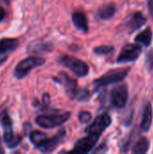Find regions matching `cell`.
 <instances>
[{
    "label": "cell",
    "mask_w": 153,
    "mask_h": 154,
    "mask_svg": "<svg viewBox=\"0 0 153 154\" xmlns=\"http://www.w3.org/2000/svg\"><path fill=\"white\" fill-rule=\"evenodd\" d=\"M90 97H91V94L89 90L82 88H78L76 90L73 98L78 100V102H87L90 99Z\"/></svg>",
    "instance_id": "20"
},
{
    "label": "cell",
    "mask_w": 153,
    "mask_h": 154,
    "mask_svg": "<svg viewBox=\"0 0 153 154\" xmlns=\"http://www.w3.org/2000/svg\"><path fill=\"white\" fill-rule=\"evenodd\" d=\"M130 70H131V68L126 67V68H122V69H111L107 71L103 76L94 80L93 82L94 91H97L98 89L104 87H106L108 85H111L113 83L123 81L127 77Z\"/></svg>",
    "instance_id": "2"
},
{
    "label": "cell",
    "mask_w": 153,
    "mask_h": 154,
    "mask_svg": "<svg viewBox=\"0 0 153 154\" xmlns=\"http://www.w3.org/2000/svg\"><path fill=\"white\" fill-rule=\"evenodd\" d=\"M107 150H108V148H107L106 144L103 143V144H100L98 147H96L95 150H93L92 152L93 153H106L107 152Z\"/></svg>",
    "instance_id": "25"
},
{
    "label": "cell",
    "mask_w": 153,
    "mask_h": 154,
    "mask_svg": "<svg viewBox=\"0 0 153 154\" xmlns=\"http://www.w3.org/2000/svg\"><path fill=\"white\" fill-rule=\"evenodd\" d=\"M72 22L74 25L76 26L77 29L87 32L89 28H88V21L86 16V14L82 12H75L72 14Z\"/></svg>",
    "instance_id": "15"
},
{
    "label": "cell",
    "mask_w": 153,
    "mask_h": 154,
    "mask_svg": "<svg viewBox=\"0 0 153 154\" xmlns=\"http://www.w3.org/2000/svg\"><path fill=\"white\" fill-rule=\"evenodd\" d=\"M19 45V41L16 38H2L0 40V52L5 56H9L14 51Z\"/></svg>",
    "instance_id": "13"
},
{
    "label": "cell",
    "mask_w": 153,
    "mask_h": 154,
    "mask_svg": "<svg viewBox=\"0 0 153 154\" xmlns=\"http://www.w3.org/2000/svg\"><path fill=\"white\" fill-rule=\"evenodd\" d=\"M49 137H48V135L46 134L41 133L40 131H32L29 134L30 142L32 143V144H33L35 146V149L37 147H39L40 145H41Z\"/></svg>",
    "instance_id": "19"
},
{
    "label": "cell",
    "mask_w": 153,
    "mask_h": 154,
    "mask_svg": "<svg viewBox=\"0 0 153 154\" xmlns=\"http://www.w3.org/2000/svg\"><path fill=\"white\" fill-rule=\"evenodd\" d=\"M5 152H4V150H3V148H2V143H1V139H0V153H4Z\"/></svg>",
    "instance_id": "29"
},
{
    "label": "cell",
    "mask_w": 153,
    "mask_h": 154,
    "mask_svg": "<svg viewBox=\"0 0 153 154\" xmlns=\"http://www.w3.org/2000/svg\"><path fill=\"white\" fill-rule=\"evenodd\" d=\"M145 67L148 71L153 70V50H151L147 52L146 60H145Z\"/></svg>",
    "instance_id": "22"
},
{
    "label": "cell",
    "mask_w": 153,
    "mask_h": 154,
    "mask_svg": "<svg viewBox=\"0 0 153 154\" xmlns=\"http://www.w3.org/2000/svg\"><path fill=\"white\" fill-rule=\"evenodd\" d=\"M4 2H5V4H7V5L9 4V0H4Z\"/></svg>",
    "instance_id": "30"
},
{
    "label": "cell",
    "mask_w": 153,
    "mask_h": 154,
    "mask_svg": "<svg viewBox=\"0 0 153 154\" xmlns=\"http://www.w3.org/2000/svg\"><path fill=\"white\" fill-rule=\"evenodd\" d=\"M45 63V59L38 56H30L21 60L14 69V77L16 79H23L33 69L42 66Z\"/></svg>",
    "instance_id": "3"
},
{
    "label": "cell",
    "mask_w": 153,
    "mask_h": 154,
    "mask_svg": "<svg viewBox=\"0 0 153 154\" xmlns=\"http://www.w3.org/2000/svg\"><path fill=\"white\" fill-rule=\"evenodd\" d=\"M115 48L113 46H109V45H101V46H98L96 48H95L93 50L94 53L96 54V55H108L110 53H112L114 51Z\"/></svg>",
    "instance_id": "21"
},
{
    "label": "cell",
    "mask_w": 153,
    "mask_h": 154,
    "mask_svg": "<svg viewBox=\"0 0 153 154\" xmlns=\"http://www.w3.org/2000/svg\"><path fill=\"white\" fill-rule=\"evenodd\" d=\"M150 149V141L146 137L140 138L132 149V153L145 154Z\"/></svg>",
    "instance_id": "16"
},
{
    "label": "cell",
    "mask_w": 153,
    "mask_h": 154,
    "mask_svg": "<svg viewBox=\"0 0 153 154\" xmlns=\"http://www.w3.org/2000/svg\"><path fill=\"white\" fill-rule=\"evenodd\" d=\"M92 118V114L88 111H81L78 114V120L81 124H87Z\"/></svg>",
    "instance_id": "23"
},
{
    "label": "cell",
    "mask_w": 153,
    "mask_h": 154,
    "mask_svg": "<svg viewBox=\"0 0 153 154\" xmlns=\"http://www.w3.org/2000/svg\"><path fill=\"white\" fill-rule=\"evenodd\" d=\"M111 123H112V118L109 114L107 113L101 114L98 116H96L93 121V123L85 129V132L87 134H96L101 136L103 132L110 126Z\"/></svg>",
    "instance_id": "7"
},
{
    "label": "cell",
    "mask_w": 153,
    "mask_h": 154,
    "mask_svg": "<svg viewBox=\"0 0 153 154\" xmlns=\"http://www.w3.org/2000/svg\"><path fill=\"white\" fill-rule=\"evenodd\" d=\"M151 41H152V32L150 27L143 30L135 37V42L139 44H142L143 46H150Z\"/></svg>",
    "instance_id": "17"
},
{
    "label": "cell",
    "mask_w": 153,
    "mask_h": 154,
    "mask_svg": "<svg viewBox=\"0 0 153 154\" xmlns=\"http://www.w3.org/2000/svg\"><path fill=\"white\" fill-rule=\"evenodd\" d=\"M66 136V130L64 128L60 129L56 135H54L51 138H48L41 145L37 147L36 149L42 152V153H50L54 152L57 147L63 142L64 138Z\"/></svg>",
    "instance_id": "10"
},
{
    "label": "cell",
    "mask_w": 153,
    "mask_h": 154,
    "mask_svg": "<svg viewBox=\"0 0 153 154\" xmlns=\"http://www.w3.org/2000/svg\"><path fill=\"white\" fill-rule=\"evenodd\" d=\"M71 113L65 112L62 114H49L38 116L35 119V123L45 129H52L58 127L66 123L70 118Z\"/></svg>",
    "instance_id": "4"
},
{
    "label": "cell",
    "mask_w": 153,
    "mask_h": 154,
    "mask_svg": "<svg viewBox=\"0 0 153 154\" xmlns=\"http://www.w3.org/2000/svg\"><path fill=\"white\" fill-rule=\"evenodd\" d=\"M51 50V45L48 43L44 44H40L37 46H34V51L35 52H40V51H50Z\"/></svg>",
    "instance_id": "24"
},
{
    "label": "cell",
    "mask_w": 153,
    "mask_h": 154,
    "mask_svg": "<svg viewBox=\"0 0 153 154\" xmlns=\"http://www.w3.org/2000/svg\"><path fill=\"white\" fill-rule=\"evenodd\" d=\"M59 63L68 68L78 77H85L89 73V66L84 60L73 56L63 55L58 60Z\"/></svg>",
    "instance_id": "5"
},
{
    "label": "cell",
    "mask_w": 153,
    "mask_h": 154,
    "mask_svg": "<svg viewBox=\"0 0 153 154\" xmlns=\"http://www.w3.org/2000/svg\"><path fill=\"white\" fill-rule=\"evenodd\" d=\"M116 12V7H115V5L111 3V4H108V5H104L103 7H101L99 10H98V17L102 20H107L111 17H113L115 15Z\"/></svg>",
    "instance_id": "18"
},
{
    "label": "cell",
    "mask_w": 153,
    "mask_h": 154,
    "mask_svg": "<svg viewBox=\"0 0 153 154\" xmlns=\"http://www.w3.org/2000/svg\"><path fill=\"white\" fill-rule=\"evenodd\" d=\"M142 51V46L136 42V44H126L124 45L116 60L117 63H125L136 60Z\"/></svg>",
    "instance_id": "8"
},
{
    "label": "cell",
    "mask_w": 153,
    "mask_h": 154,
    "mask_svg": "<svg viewBox=\"0 0 153 154\" xmlns=\"http://www.w3.org/2000/svg\"><path fill=\"white\" fill-rule=\"evenodd\" d=\"M52 79L64 87L67 95L70 98L74 97L75 92L78 89V83L75 79H73L64 71H60L58 74V78H52Z\"/></svg>",
    "instance_id": "11"
},
{
    "label": "cell",
    "mask_w": 153,
    "mask_h": 154,
    "mask_svg": "<svg viewBox=\"0 0 153 154\" xmlns=\"http://www.w3.org/2000/svg\"><path fill=\"white\" fill-rule=\"evenodd\" d=\"M147 5H148L150 14H151V18L153 19V0H147Z\"/></svg>",
    "instance_id": "26"
},
{
    "label": "cell",
    "mask_w": 153,
    "mask_h": 154,
    "mask_svg": "<svg viewBox=\"0 0 153 154\" xmlns=\"http://www.w3.org/2000/svg\"><path fill=\"white\" fill-rule=\"evenodd\" d=\"M152 106L151 105V103H148L143 110V114H142V122H141V131L143 133H147L151 126V123H152Z\"/></svg>",
    "instance_id": "14"
},
{
    "label": "cell",
    "mask_w": 153,
    "mask_h": 154,
    "mask_svg": "<svg viewBox=\"0 0 153 154\" xmlns=\"http://www.w3.org/2000/svg\"><path fill=\"white\" fill-rule=\"evenodd\" d=\"M99 138L100 135L87 134L86 137H83L75 143L74 148L71 152L75 153H88L93 151Z\"/></svg>",
    "instance_id": "9"
},
{
    "label": "cell",
    "mask_w": 153,
    "mask_h": 154,
    "mask_svg": "<svg viewBox=\"0 0 153 154\" xmlns=\"http://www.w3.org/2000/svg\"><path fill=\"white\" fill-rule=\"evenodd\" d=\"M5 15H6L5 10L0 5V23L4 21V19L5 18Z\"/></svg>",
    "instance_id": "27"
},
{
    "label": "cell",
    "mask_w": 153,
    "mask_h": 154,
    "mask_svg": "<svg viewBox=\"0 0 153 154\" xmlns=\"http://www.w3.org/2000/svg\"><path fill=\"white\" fill-rule=\"evenodd\" d=\"M147 22V18L141 12H135L124 23V28L129 33H133L142 27Z\"/></svg>",
    "instance_id": "12"
},
{
    "label": "cell",
    "mask_w": 153,
    "mask_h": 154,
    "mask_svg": "<svg viewBox=\"0 0 153 154\" xmlns=\"http://www.w3.org/2000/svg\"><path fill=\"white\" fill-rule=\"evenodd\" d=\"M7 58H8V56H5V55H3V54L0 52V66L3 65V64L6 61Z\"/></svg>",
    "instance_id": "28"
},
{
    "label": "cell",
    "mask_w": 153,
    "mask_h": 154,
    "mask_svg": "<svg viewBox=\"0 0 153 154\" xmlns=\"http://www.w3.org/2000/svg\"><path fill=\"white\" fill-rule=\"evenodd\" d=\"M0 126L3 128V140L5 144L9 149L16 148L22 142L23 137L16 134L13 127V120L6 110L0 113Z\"/></svg>",
    "instance_id": "1"
},
{
    "label": "cell",
    "mask_w": 153,
    "mask_h": 154,
    "mask_svg": "<svg viewBox=\"0 0 153 154\" xmlns=\"http://www.w3.org/2000/svg\"><path fill=\"white\" fill-rule=\"evenodd\" d=\"M129 97V89L126 84H120L115 87L110 93L111 105L118 109L124 108Z\"/></svg>",
    "instance_id": "6"
}]
</instances>
